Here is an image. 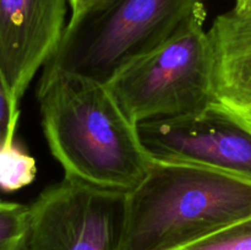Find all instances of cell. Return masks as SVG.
I'll list each match as a JSON object with an SVG mask.
<instances>
[{"label": "cell", "instance_id": "5b68a950", "mask_svg": "<svg viewBox=\"0 0 251 250\" xmlns=\"http://www.w3.org/2000/svg\"><path fill=\"white\" fill-rule=\"evenodd\" d=\"M127 194L64 176L28 206L26 250H122Z\"/></svg>", "mask_w": 251, "mask_h": 250}, {"label": "cell", "instance_id": "5bb4252c", "mask_svg": "<svg viewBox=\"0 0 251 250\" xmlns=\"http://www.w3.org/2000/svg\"><path fill=\"white\" fill-rule=\"evenodd\" d=\"M235 12L242 15H251V0H235Z\"/></svg>", "mask_w": 251, "mask_h": 250}, {"label": "cell", "instance_id": "9a60e30c", "mask_svg": "<svg viewBox=\"0 0 251 250\" xmlns=\"http://www.w3.org/2000/svg\"><path fill=\"white\" fill-rule=\"evenodd\" d=\"M226 107H227V105H226ZM229 109L232 110L234 114H237L238 117H239L240 119H242L251 129V109H233V108H229Z\"/></svg>", "mask_w": 251, "mask_h": 250}, {"label": "cell", "instance_id": "8992f818", "mask_svg": "<svg viewBox=\"0 0 251 250\" xmlns=\"http://www.w3.org/2000/svg\"><path fill=\"white\" fill-rule=\"evenodd\" d=\"M137 131L153 161L193 164L251 181V129L220 100L193 114L140 123Z\"/></svg>", "mask_w": 251, "mask_h": 250}, {"label": "cell", "instance_id": "9c48e42d", "mask_svg": "<svg viewBox=\"0 0 251 250\" xmlns=\"http://www.w3.org/2000/svg\"><path fill=\"white\" fill-rule=\"evenodd\" d=\"M36 159L16 144L0 149V189L2 191L20 190L36 179Z\"/></svg>", "mask_w": 251, "mask_h": 250}, {"label": "cell", "instance_id": "7c38bea8", "mask_svg": "<svg viewBox=\"0 0 251 250\" xmlns=\"http://www.w3.org/2000/svg\"><path fill=\"white\" fill-rule=\"evenodd\" d=\"M19 118V104L15 102L0 70V149L15 142Z\"/></svg>", "mask_w": 251, "mask_h": 250}, {"label": "cell", "instance_id": "8fae6325", "mask_svg": "<svg viewBox=\"0 0 251 250\" xmlns=\"http://www.w3.org/2000/svg\"><path fill=\"white\" fill-rule=\"evenodd\" d=\"M176 250H251V216Z\"/></svg>", "mask_w": 251, "mask_h": 250}, {"label": "cell", "instance_id": "6da1fadb", "mask_svg": "<svg viewBox=\"0 0 251 250\" xmlns=\"http://www.w3.org/2000/svg\"><path fill=\"white\" fill-rule=\"evenodd\" d=\"M44 137L66 178L130 193L153 159L107 85L59 74L37 86Z\"/></svg>", "mask_w": 251, "mask_h": 250}, {"label": "cell", "instance_id": "7a4b0ae2", "mask_svg": "<svg viewBox=\"0 0 251 250\" xmlns=\"http://www.w3.org/2000/svg\"><path fill=\"white\" fill-rule=\"evenodd\" d=\"M251 216V181L157 162L127 194L122 250H176Z\"/></svg>", "mask_w": 251, "mask_h": 250}, {"label": "cell", "instance_id": "277c9868", "mask_svg": "<svg viewBox=\"0 0 251 250\" xmlns=\"http://www.w3.org/2000/svg\"><path fill=\"white\" fill-rule=\"evenodd\" d=\"M205 4L164 46L120 71L108 88L134 124L193 114L217 102Z\"/></svg>", "mask_w": 251, "mask_h": 250}, {"label": "cell", "instance_id": "3957f363", "mask_svg": "<svg viewBox=\"0 0 251 250\" xmlns=\"http://www.w3.org/2000/svg\"><path fill=\"white\" fill-rule=\"evenodd\" d=\"M208 0H102L69 19L41 77L66 74L108 85L171 41Z\"/></svg>", "mask_w": 251, "mask_h": 250}, {"label": "cell", "instance_id": "4fadbf2b", "mask_svg": "<svg viewBox=\"0 0 251 250\" xmlns=\"http://www.w3.org/2000/svg\"><path fill=\"white\" fill-rule=\"evenodd\" d=\"M100 1H102V0H70V17L82 14L83 11H86Z\"/></svg>", "mask_w": 251, "mask_h": 250}, {"label": "cell", "instance_id": "ba28073f", "mask_svg": "<svg viewBox=\"0 0 251 250\" xmlns=\"http://www.w3.org/2000/svg\"><path fill=\"white\" fill-rule=\"evenodd\" d=\"M208 36L216 97L233 109H251V15L225 12L212 22Z\"/></svg>", "mask_w": 251, "mask_h": 250}, {"label": "cell", "instance_id": "30bf717a", "mask_svg": "<svg viewBox=\"0 0 251 250\" xmlns=\"http://www.w3.org/2000/svg\"><path fill=\"white\" fill-rule=\"evenodd\" d=\"M29 207L0 199V250H26Z\"/></svg>", "mask_w": 251, "mask_h": 250}, {"label": "cell", "instance_id": "52a82bcc", "mask_svg": "<svg viewBox=\"0 0 251 250\" xmlns=\"http://www.w3.org/2000/svg\"><path fill=\"white\" fill-rule=\"evenodd\" d=\"M70 0H0V70L19 104L66 28Z\"/></svg>", "mask_w": 251, "mask_h": 250}]
</instances>
